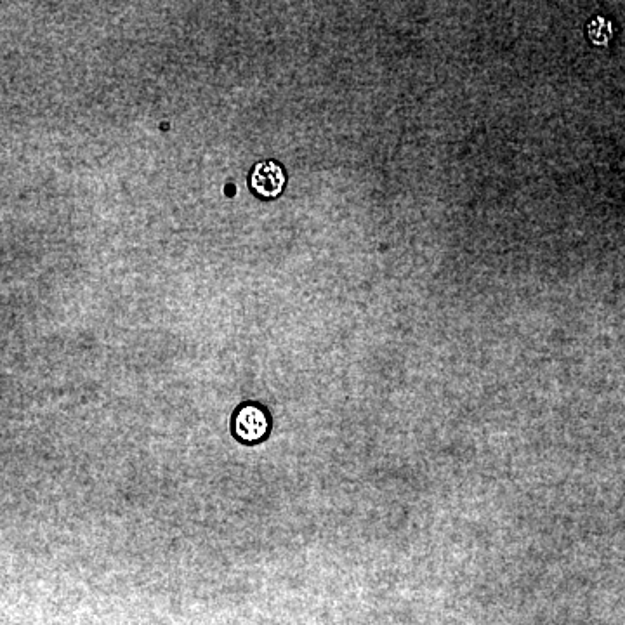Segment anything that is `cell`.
<instances>
[{"instance_id": "obj_1", "label": "cell", "mask_w": 625, "mask_h": 625, "mask_svg": "<svg viewBox=\"0 0 625 625\" xmlns=\"http://www.w3.org/2000/svg\"><path fill=\"white\" fill-rule=\"evenodd\" d=\"M271 417L268 410L256 402H245L235 410L231 433L245 445H256L270 435Z\"/></svg>"}, {"instance_id": "obj_2", "label": "cell", "mask_w": 625, "mask_h": 625, "mask_svg": "<svg viewBox=\"0 0 625 625\" xmlns=\"http://www.w3.org/2000/svg\"><path fill=\"white\" fill-rule=\"evenodd\" d=\"M250 188L261 198H277L287 185V174L277 160H263L250 171Z\"/></svg>"}]
</instances>
